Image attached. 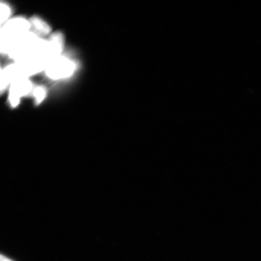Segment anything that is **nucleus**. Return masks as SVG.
Segmentation results:
<instances>
[{
	"instance_id": "1",
	"label": "nucleus",
	"mask_w": 261,
	"mask_h": 261,
	"mask_svg": "<svg viewBox=\"0 0 261 261\" xmlns=\"http://www.w3.org/2000/svg\"><path fill=\"white\" fill-rule=\"evenodd\" d=\"M31 22L27 19L17 17L10 19L1 29V51L7 54L11 49L30 32Z\"/></svg>"
},
{
	"instance_id": "2",
	"label": "nucleus",
	"mask_w": 261,
	"mask_h": 261,
	"mask_svg": "<svg viewBox=\"0 0 261 261\" xmlns=\"http://www.w3.org/2000/svg\"><path fill=\"white\" fill-rule=\"evenodd\" d=\"M75 69L76 65L72 61L66 57L60 56L49 63L45 71L50 79L58 80L71 76Z\"/></svg>"
},
{
	"instance_id": "3",
	"label": "nucleus",
	"mask_w": 261,
	"mask_h": 261,
	"mask_svg": "<svg viewBox=\"0 0 261 261\" xmlns=\"http://www.w3.org/2000/svg\"><path fill=\"white\" fill-rule=\"evenodd\" d=\"M33 90V85L28 77L17 78L10 86L9 100L13 107L18 106L22 97L27 95Z\"/></svg>"
},
{
	"instance_id": "4",
	"label": "nucleus",
	"mask_w": 261,
	"mask_h": 261,
	"mask_svg": "<svg viewBox=\"0 0 261 261\" xmlns=\"http://www.w3.org/2000/svg\"><path fill=\"white\" fill-rule=\"evenodd\" d=\"M32 28L37 32L38 34L48 35L51 31V28L46 22L38 16H34L30 20Z\"/></svg>"
},
{
	"instance_id": "5",
	"label": "nucleus",
	"mask_w": 261,
	"mask_h": 261,
	"mask_svg": "<svg viewBox=\"0 0 261 261\" xmlns=\"http://www.w3.org/2000/svg\"><path fill=\"white\" fill-rule=\"evenodd\" d=\"M36 103L40 104L43 101L47 95V90L44 87L38 86L35 88L34 91Z\"/></svg>"
},
{
	"instance_id": "6",
	"label": "nucleus",
	"mask_w": 261,
	"mask_h": 261,
	"mask_svg": "<svg viewBox=\"0 0 261 261\" xmlns=\"http://www.w3.org/2000/svg\"><path fill=\"white\" fill-rule=\"evenodd\" d=\"M12 14L11 8L6 3H1V24L3 25L10 20Z\"/></svg>"
},
{
	"instance_id": "7",
	"label": "nucleus",
	"mask_w": 261,
	"mask_h": 261,
	"mask_svg": "<svg viewBox=\"0 0 261 261\" xmlns=\"http://www.w3.org/2000/svg\"><path fill=\"white\" fill-rule=\"evenodd\" d=\"M1 261H14V260H12V259L8 258V257L2 255L1 256Z\"/></svg>"
}]
</instances>
